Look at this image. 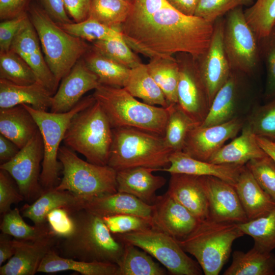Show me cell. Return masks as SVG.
I'll use <instances>...</instances> for the list:
<instances>
[{
    "label": "cell",
    "mask_w": 275,
    "mask_h": 275,
    "mask_svg": "<svg viewBox=\"0 0 275 275\" xmlns=\"http://www.w3.org/2000/svg\"><path fill=\"white\" fill-rule=\"evenodd\" d=\"M213 24L185 15L167 3L150 16L123 25L121 32L134 52L150 59L170 58L181 52L197 59L209 45Z\"/></svg>",
    "instance_id": "1"
},
{
    "label": "cell",
    "mask_w": 275,
    "mask_h": 275,
    "mask_svg": "<svg viewBox=\"0 0 275 275\" xmlns=\"http://www.w3.org/2000/svg\"><path fill=\"white\" fill-rule=\"evenodd\" d=\"M71 213L74 231L68 237L59 239L55 248L57 253L80 261L117 264L125 243L114 236L102 217L84 209Z\"/></svg>",
    "instance_id": "2"
},
{
    "label": "cell",
    "mask_w": 275,
    "mask_h": 275,
    "mask_svg": "<svg viewBox=\"0 0 275 275\" xmlns=\"http://www.w3.org/2000/svg\"><path fill=\"white\" fill-rule=\"evenodd\" d=\"M92 95L105 112L113 128L132 127L163 137L168 107L140 101L124 88L100 84Z\"/></svg>",
    "instance_id": "3"
},
{
    "label": "cell",
    "mask_w": 275,
    "mask_h": 275,
    "mask_svg": "<svg viewBox=\"0 0 275 275\" xmlns=\"http://www.w3.org/2000/svg\"><path fill=\"white\" fill-rule=\"evenodd\" d=\"M172 152L163 136L132 127L114 128L107 165L116 171L139 167L161 171L170 166Z\"/></svg>",
    "instance_id": "4"
},
{
    "label": "cell",
    "mask_w": 275,
    "mask_h": 275,
    "mask_svg": "<svg viewBox=\"0 0 275 275\" xmlns=\"http://www.w3.org/2000/svg\"><path fill=\"white\" fill-rule=\"evenodd\" d=\"M28 14L38 34L45 59L59 83L91 46L61 28L36 1L32 2Z\"/></svg>",
    "instance_id": "5"
},
{
    "label": "cell",
    "mask_w": 275,
    "mask_h": 275,
    "mask_svg": "<svg viewBox=\"0 0 275 275\" xmlns=\"http://www.w3.org/2000/svg\"><path fill=\"white\" fill-rule=\"evenodd\" d=\"M244 233L238 224L220 222L209 217L200 221L194 230L177 242L194 256L205 275H217L230 257L233 242Z\"/></svg>",
    "instance_id": "6"
},
{
    "label": "cell",
    "mask_w": 275,
    "mask_h": 275,
    "mask_svg": "<svg viewBox=\"0 0 275 275\" xmlns=\"http://www.w3.org/2000/svg\"><path fill=\"white\" fill-rule=\"evenodd\" d=\"M63 141L65 146L84 155L87 161L107 165L113 128L97 101L74 116Z\"/></svg>",
    "instance_id": "7"
},
{
    "label": "cell",
    "mask_w": 275,
    "mask_h": 275,
    "mask_svg": "<svg viewBox=\"0 0 275 275\" xmlns=\"http://www.w3.org/2000/svg\"><path fill=\"white\" fill-rule=\"evenodd\" d=\"M58 159L63 177L56 189L69 191L83 201L118 191L117 171L109 166L85 161L65 146H60Z\"/></svg>",
    "instance_id": "8"
},
{
    "label": "cell",
    "mask_w": 275,
    "mask_h": 275,
    "mask_svg": "<svg viewBox=\"0 0 275 275\" xmlns=\"http://www.w3.org/2000/svg\"><path fill=\"white\" fill-rule=\"evenodd\" d=\"M95 101L93 95L84 97L70 111L62 113L37 110L22 104L35 120L42 138L44 155L40 182L43 190L55 187L59 183L62 164L58 159V152L71 119Z\"/></svg>",
    "instance_id": "9"
},
{
    "label": "cell",
    "mask_w": 275,
    "mask_h": 275,
    "mask_svg": "<svg viewBox=\"0 0 275 275\" xmlns=\"http://www.w3.org/2000/svg\"><path fill=\"white\" fill-rule=\"evenodd\" d=\"M115 236L147 252L172 274H202L199 263L187 256L175 238L161 231L151 228Z\"/></svg>",
    "instance_id": "10"
},
{
    "label": "cell",
    "mask_w": 275,
    "mask_h": 275,
    "mask_svg": "<svg viewBox=\"0 0 275 275\" xmlns=\"http://www.w3.org/2000/svg\"><path fill=\"white\" fill-rule=\"evenodd\" d=\"M223 42L232 71L249 74L256 70L261 58L259 40L247 22L242 7L225 15Z\"/></svg>",
    "instance_id": "11"
},
{
    "label": "cell",
    "mask_w": 275,
    "mask_h": 275,
    "mask_svg": "<svg viewBox=\"0 0 275 275\" xmlns=\"http://www.w3.org/2000/svg\"><path fill=\"white\" fill-rule=\"evenodd\" d=\"M179 67L177 105L199 125L206 118L211 103L197 59L187 53H178Z\"/></svg>",
    "instance_id": "12"
},
{
    "label": "cell",
    "mask_w": 275,
    "mask_h": 275,
    "mask_svg": "<svg viewBox=\"0 0 275 275\" xmlns=\"http://www.w3.org/2000/svg\"><path fill=\"white\" fill-rule=\"evenodd\" d=\"M43 155L39 130L13 158L0 166V169L7 172L15 180L20 194L29 202L36 200L44 190L40 182Z\"/></svg>",
    "instance_id": "13"
},
{
    "label": "cell",
    "mask_w": 275,
    "mask_h": 275,
    "mask_svg": "<svg viewBox=\"0 0 275 275\" xmlns=\"http://www.w3.org/2000/svg\"><path fill=\"white\" fill-rule=\"evenodd\" d=\"M213 25L208 48L203 54L196 59L211 104L215 94L227 81L232 71L224 46V18L217 19Z\"/></svg>",
    "instance_id": "14"
},
{
    "label": "cell",
    "mask_w": 275,
    "mask_h": 275,
    "mask_svg": "<svg viewBox=\"0 0 275 275\" xmlns=\"http://www.w3.org/2000/svg\"><path fill=\"white\" fill-rule=\"evenodd\" d=\"M244 124L241 118L236 117L217 125L197 126L189 133L182 152L194 158L208 161L227 141L237 134Z\"/></svg>",
    "instance_id": "15"
},
{
    "label": "cell",
    "mask_w": 275,
    "mask_h": 275,
    "mask_svg": "<svg viewBox=\"0 0 275 275\" xmlns=\"http://www.w3.org/2000/svg\"><path fill=\"white\" fill-rule=\"evenodd\" d=\"M201 178L208 200L210 218L237 224L248 221L234 186L213 176Z\"/></svg>",
    "instance_id": "16"
},
{
    "label": "cell",
    "mask_w": 275,
    "mask_h": 275,
    "mask_svg": "<svg viewBox=\"0 0 275 275\" xmlns=\"http://www.w3.org/2000/svg\"><path fill=\"white\" fill-rule=\"evenodd\" d=\"M100 85L98 77L87 67L82 58L61 80L52 96L50 112L62 113L70 111L87 92Z\"/></svg>",
    "instance_id": "17"
},
{
    "label": "cell",
    "mask_w": 275,
    "mask_h": 275,
    "mask_svg": "<svg viewBox=\"0 0 275 275\" xmlns=\"http://www.w3.org/2000/svg\"><path fill=\"white\" fill-rule=\"evenodd\" d=\"M59 238L52 233L35 240L14 238V255L0 267L1 275H34L45 255L55 249Z\"/></svg>",
    "instance_id": "18"
},
{
    "label": "cell",
    "mask_w": 275,
    "mask_h": 275,
    "mask_svg": "<svg viewBox=\"0 0 275 275\" xmlns=\"http://www.w3.org/2000/svg\"><path fill=\"white\" fill-rule=\"evenodd\" d=\"M154 205V228L177 240L190 234L200 221L167 193L158 196Z\"/></svg>",
    "instance_id": "19"
},
{
    "label": "cell",
    "mask_w": 275,
    "mask_h": 275,
    "mask_svg": "<svg viewBox=\"0 0 275 275\" xmlns=\"http://www.w3.org/2000/svg\"><path fill=\"white\" fill-rule=\"evenodd\" d=\"M170 174L167 193L200 221L208 217V202L201 176L181 173Z\"/></svg>",
    "instance_id": "20"
},
{
    "label": "cell",
    "mask_w": 275,
    "mask_h": 275,
    "mask_svg": "<svg viewBox=\"0 0 275 275\" xmlns=\"http://www.w3.org/2000/svg\"><path fill=\"white\" fill-rule=\"evenodd\" d=\"M170 166L161 171L199 176H213L234 186L245 166L218 164L194 158L182 151L171 153Z\"/></svg>",
    "instance_id": "21"
},
{
    "label": "cell",
    "mask_w": 275,
    "mask_h": 275,
    "mask_svg": "<svg viewBox=\"0 0 275 275\" xmlns=\"http://www.w3.org/2000/svg\"><path fill=\"white\" fill-rule=\"evenodd\" d=\"M156 169L134 167L117 171V191L130 194L144 202L153 205L158 196L156 191L164 185L166 179L154 175Z\"/></svg>",
    "instance_id": "22"
},
{
    "label": "cell",
    "mask_w": 275,
    "mask_h": 275,
    "mask_svg": "<svg viewBox=\"0 0 275 275\" xmlns=\"http://www.w3.org/2000/svg\"><path fill=\"white\" fill-rule=\"evenodd\" d=\"M100 217L119 214H130L153 220L154 205L136 197L117 191L83 201L82 208Z\"/></svg>",
    "instance_id": "23"
},
{
    "label": "cell",
    "mask_w": 275,
    "mask_h": 275,
    "mask_svg": "<svg viewBox=\"0 0 275 275\" xmlns=\"http://www.w3.org/2000/svg\"><path fill=\"white\" fill-rule=\"evenodd\" d=\"M83 201L71 193L53 187L44 190L41 195L31 204L22 207V216L30 219L35 225L47 223V214L59 208L67 209L71 212L82 208Z\"/></svg>",
    "instance_id": "24"
},
{
    "label": "cell",
    "mask_w": 275,
    "mask_h": 275,
    "mask_svg": "<svg viewBox=\"0 0 275 275\" xmlns=\"http://www.w3.org/2000/svg\"><path fill=\"white\" fill-rule=\"evenodd\" d=\"M52 95L38 81L29 85H19L0 79V108L27 104L35 109L50 108Z\"/></svg>",
    "instance_id": "25"
},
{
    "label": "cell",
    "mask_w": 275,
    "mask_h": 275,
    "mask_svg": "<svg viewBox=\"0 0 275 275\" xmlns=\"http://www.w3.org/2000/svg\"><path fill=\"white\" fill-rule=\"evenodd\" d=\"M267 155L258 143L256 135L246 124L243 125L238 137L222 146L208 161L243 166L251 160L262 158Z\"/></svg>",
    "instance_id": "26"
},
{
    "label": "cell",
    "mask_w": 275,
    "mask_h": 275,
    "mask_svg": "<svg viewBox=\"0 0 275 275\" xmlns=\"http://www.w3.org/2000/svg\"><path fill=\"white\" fill-rule=\"evenodd\" d=\"M234 187L248 220L265 215L275 207V202L259 185L245 165Z\"/></svg>",
    "instance_id": "27"
},
{
    "label": "cell",
    "mask_w": 275,
    "mask_h": 275,
    "mask_svg": "<svg viewBox=\"0 0 275 275\" xmlns=\"http://www.w3.org/2000/svg\"><path fill=\"white\" fill-rule=\"evenodd\" d=\"M240 74L232 71L227 81L215 94L208 113L200 126L206 127L217 125L236 117L235 112L241 88Z\"/></svg>",
    "instance_id": "28"
},
{
    "label": "cell",
    "mask_w": 275,
    "mask_h": 275,
    "mask_svg": "<svg viewBox=\"0 0 275 275\" xmlns=\"http://www.w3.org/2000/svg\"><path fill=\"white\" fill-rule=\"evenodd\" d=\"M39 130L30 112L22 105L0 108V134L23 148Z\"/></svg>",
    "instance_id": "29"
},
{
    "label": "cell",
    "mask_w": 275,
    "mask_h": 275,
    "mask_svg": "<svg viewBox=\"0 0 275 275\" xmlns=\"http://www.w3.org/2000/svg\"><path fill=\"white\" fill-rule=\"evenodd\" d=\"M73 270L82 275H117V264L92 261L87 262L66 258L59 255L53 249L42 259L37 272L57 273Z\"/></svg>",
    "instance_id": "30"
},
{
    "label": "cell",
    "mask_w": 275,
    "mask_h": 275,
    "mask_svg": "<svg viewBox=\"0 0 275 275\" xmlns=\"http://www.w3.org/2000/svg\"><path fill=\"white\" fill-rule=\"evenodd\" d=\"M224 275H274L275 255L255 246L246 252L235 251Z\"/></svg>",
    "instance_id": "31"
},
{
    "label": "cell",
    "mask_w": 275,
    "mask_h": 275,
    "mask_svg": "<svg viewBox=\"0 0 275 275\" xmlns=\"http://www.w3.org/2000/svg\"><path fill=\"white\" fill-rule=\"evenodd\" d=\"M124 88L148 104L165 108L170 106L162 91L149 73L146 64L142 63L130 69Z\"/></svg>",
    "instance_id": "32"
},
{
    "label": "cell",
    "mask_w": 275,
    "mask_h": 275,
    "mask_svg": "<svg viewBox=\"0 0 275 275\" xmlns=\"http://www.w3.org/2000/svg\"><path fill=\"white\" fill-rule=\"evenodd\" d=\"M87 67L98 77L101 85L124 88L130 69L103 56L92 46L82 57Z\"/></svg>",
    "instance_id": "33"
},
{
    "label": "cell",
    "mask_w": 275,
    "mask_h": 275,
    "mask_svg": "<svg viewBox=\"0 0 275 275\" xmlns=\"http://www.w3.org/2000/svg\"><path fill=\"white\" fill-rule=\"evenodd\" d=\"M151 76L162 91L169 105L177 103L179 67L176 58L150 59L146 64Z\"/></svg>",
    "instance_id": "34"
},
{
    "label": "cell",
    "mask_w": 275,
    "mask_h": 275,
    "mask_svg": "<svg viewBox=\"0 0 275 275\" xmlns=\"http://www.w3.org/2000/svg\"><path fill=\"white\" fill-rule=\"evenodd\" d=\"M141 250L133 245L125 243L123 254L117 263V275L166 274V270L155 262L151 255Z\"/></svg>",
    "instance_id": "35"
},
{
    "label": "cell",
    "mask_w": 275,
    "mask_h": 275,
    "mask_svg": "<svg viewBox=\"0 0 275 275\" xmlns=\"http://www.w3.org/2000/svg\"><path fill=\"white\" fill-rule=\"evenodd\" d=\"M169 116L163 139L172 151H182L190 131L199 125L175 104L168 107Z\"/></svg>",
    "instance_id": "36"
},
{
    "label": "cell",
    "mask_w": 275,
    "mask_h": 275,
    "mask_svg": "<svg viewBox=\"0 0 275 275\" xmlns=\"http://www.w3.org/2000/svg\"><path fill=\"white\" fill-rule=\"evenodd\" d=\"M238 225L244 234L253 238L254 246L266 252L275 249V207L265 215Z\"/></svg>",
    "instance_id": "37"
},
{
    "label": "cell",
    "mask_w": 275,
    "mask_h": 275,
    "mask_svg": "<svg viewBox=\"0 0 275 275\" xmlns=\"http://www.w3.org/2000/svg\"><path fill=\"white\" fill-rule=\"evenodd\" d=\"M132 8V4L122 0H92L89 16L121 32Z\"/></svg>",
    "instance_id": "38"
},
{
    "label": "cell",
    "mask_w": 275,
    "mask_h": 275,
    "mask_svg": "<svg viewBox=\"0 0 275 275\" xmlns=\"http://www.w3.org/2000/svg\"><path fill=\"white\" fill-rule=\"evenodd\" d=\"M17 208L3 214L0 229L2 233L22 240H35L44 237L52 232L47 223L42 225L30 226L22 218Z\"/></svg>",
    "instance_id": "39"
},
{
    "label": "cell",
    "mask_w": 275,
    "mask_h": 275,
    "mask_svg": "<svg viewBox=\"0 0 275 275\" xmlns=\"http://www.w3.org/2000/svg\"><path fill=\"white\" fill-rule=\"evenodd\" d=\"M0 79L19 85H31L37 81L28 62L10 49L0 51Z\"/></svg>",
    "instance_id": "40"
},
{
    "label": "cell",
    "mask_w": 275,
    "mask_h": 275,
    "mask_svg": "<svg viewBox=\"0 0 275 275\" xmlns=\"http://www.w3.org/2000/svg\"><path fill=\"white\" fill-rule=\"evenodd\" d=\"M245 19L259 40L269 35L275 24V0H256L244 11Z\"/></svg>",
    "instance_id": "41"
},
{
    "label": "cell",
    "mask_w": 275,
    "mask_h": 275,
    "mask_svg": "<svg viewBox=\"0 0 275 275\" xmlns=\"http://www.w3.org/2000/svg\"><path fill=\"white\" fill-rule=\"evenodd\" d=\"M59 26L69 34L91 43L123 38L120 31L101 23L91 16L79 22L73 21Z\"/></svg>",
    "instance_id": "42"
},
{
    "label": "cell",
    "mask_w": 275,
    "mask_h": 275,
    "mask_svg": "<svg viewBox=\"0 0 275 275\" xmlns=\"http://www.w3.org/2000/svg\"><path fill=\"white\" fill-rule=\"evenodd\" d=\"M92 44V47L101 54L130 69L143 63L123 38L99 40Z\"/></svg>",
    "instance_id": "43"
},
{
    "label": "cell",
    "mask_w": 275,
    "mask_h": 275,
    "mask_svg": "<svg viewBox=\"0 0 275 275\" xmlns=\"http://www.w3.org/2000/svg\"><path fill=\"white\" fill-rule=\"evenodd\" d=\"M246 124L257 136L275 141V98L257 107Z\"/></svg>",
    "instance_id": "44"
},
{
    "label": "cell",
    "mask_w": 275,
    "mask_h": 275,
    "mask_svg": "<svg viewBox=\"0 0 275 275\" xmlns=\"http://www.w3.org/2000/svg\"><path fill=\"white\" fill-rule=\"evenodd\" d=\"M245 166L261 187L275 202V161L267 155L251 160Z\"/></svg>",
    "instance_id": "45"
},
{
    "label": "cell",
    "mask_w": 275,
    "mask_h": 275,
    "mask_svg": "<svg viewBox=\"0 0 275 275\" xmlns=\"http://www.w3.org/2000/svg\"><path fill=\"white\" fill-rule=\"evenodd\" d=\"M254 0H199L195 16L212 23L232 10L251 6Z\"/></svg>",
    "instance_id": "46"
},
{
    "label": "cell",
    "mask_w": 275,
    "mask_h": 275,
    "mask_svg": "<svg viewBox=\"0 0 275 275\" xmlns=\"http://www.w3.org/2000/svg\"><path fill=\"white\" fill-rule=\"evenodd\" d=\"M10 49L18 54L25 60L30 56L41 49L38 34L29 15L24 20L15 36Z\"/></svg>",
    "instance_id": "47"
},
{
    "label": "cell",
    "mask_w": 275,
    "mask_h": 275,
    "mask_svg": "<svg viewBox=\"0 0 275 275\" xmlns=\"http://www.w3.org/2000/svg\"><path fill=\"white\" fill-rule=\"evenodd\" d=\"M104 223L114 235L153 228V220L130 214H119L102 217Z\"/></svg>",
    "instance_id": "48"
},
{
    "label": "cell",
    "mask_w": 275,
    "mask_h": 275,
    "mask_svg": "<svg viewBox=\"0 0 275 275\" xmlns=\"http://www.w3.org/2000/svg\"><path fill=\"white\" fill-rule=\"evenodd\" d=\"M259 43L266 69L264 95L269 100L275 98V26L268 35L259 40Z\"/></svg>",
    "instance_id": "49"
},
{
    "label": "cell",
    "mask_w": 275,
    "mask_h": 275,
    "mask_svg": "<svg viewBox=\"0 0 275 275\" xmlns=\"http://www.w3.org/2000/svg\"><path fill=\"white\" fill-rule=\"evenodd\" d=\"M34 72L37 80L53 96L59 83L49 67L41 49L30 56L25 60Z\"/></svg>",
    "instance_id": "50"
},
{
    "label": "cell",
    "mask_w": 275,
    "mask_h": 275,
    "mask_svg": "<svg viewBox=\"0 0 275 275\" xmlns=\"http://www.w3.org/2000/svg\"><path fill=\"white\" fill-rule=\"evenodd\" d=\"M46 221L51 232L59 239L68 237L74 231V221L67 209L59 208L52 210L47 214Z\"/></svg>",
    "instance_id": "51"
},
{
    "label": "cell",
    "mask_w": 275,
    "mask_h": 275,
    "mask_svg": "<svg viewBox=\"0 0 275 275\" xmlns=\"http://www.w3.org/2000/svg\"><path fill=\"white\" fill-rule=\"evenodd\" d=\"M11 178L7 172L0 169V213L2 214L9 211L12 204L24 200Z\"/></svg>",
    "instance_id": "52"
},
{
    "label": "cell",
    "mask_w": 275,
    "mask_h": 275,
    "mask_svg": "<svg viewBox=\"0 0 275 275\" xmlns=\"http://www.w3.org/2000/svg\"><path fill=\"white\" fill-rule=\"evenodd\" d=\"M167 3L166 0H134L131 11L123 24L142 20L153 14Z\"/></svg>",
    "instance_id": "53"
},
{
    "label": "cell",
    "mask_w": 275,
    "mask_h": 275,
    "mask_svg": "<svg viewBox=\"0 0 275 275\" xmlns=\"http://www.w3.org/2000/svg\"><path fill=\"white\" fill-rule=\"evenodd\" d=\"M28 12L18 17L2 20L0 23V51L10 50L12 42L22 22L28 16Z\"/></svg>",
    "instance_id": "54"
},
{
    "label": "cell",
    "mask_w": 275,
    "mask_h": 275,
    "mask_svg": "<svg viewBox=\"0 0 275 275\" xmlns=\"http://www.w3.org/2000/svg\"><path fill=\"white\" fill-rule=\"evenodd\" d=\"M35 1L59 25L73 22L70 19L63 0Z\"/></svg>",
    "instance_id": "55"
},
{
    "label": "cell",
    "mask_w": 275,
    "mask_h": 275,
    "mask_svg": "<svg viewBox=\"0 0 275 275\" xmlns=\"http://www.w3.org/2000/svg\"><path fill=\"white\" fill-rule=\"evenodd\" d=\"M31 0H0V19L5 20L28 12Z\"/></svg>",
    "instance_id": "56"
},
{
    "label": "cell",
    "mask_w": 275,
    "mask_h": 275,
    "mask_svg": "<svg viewBox=\"0 0 275 275\" xmlns=\"http://www.w3.org/2000/svg\"><path fill=\"white\" fill-rule=\"evenodd\" d=\"M68 15L75 22L89 17L92 0H63Z\"/></svg>",
    "instance_id": "57"
},
{
    "label": "cell",
    "mask_w": 275,
    "mask_h": 275,
    "mask_svg": "<svg viewBox=\"0 0 275 275\" xmlns=\"http://www.w3.org/2000/svg\"><path fill=\"white\" fill-rule=\"evenodd\" d=\"M20 149L12 141L0 134L1 164L13 158L19 152Z\"/></svg>",
    "instance_id": "58"
},
{
    "label": "cell",
    "mask_w": 275,
    "mask_h": 275,
    "mask_svg": "<svg viewBox=\"0 0 275 275\" xmlns=\"http://www.w3.org/2000/svg\"><path fill=\"white\" fill-rule=\"evenodd\" d=\"M173 8L187 16H195L199 0H166Z\"/></svg>",
    "instance_id": "59"
},
{
    "label": "cell",
    "mask_w": 275,
    "mask_h": 275,
    "mask_svg": "<svg viewBox=\"0 0 275 275\" xmlns=\"http://www.w3.org/2000/svg\"><path fill=\"white\" fill-rule=\"evenodd\" d=\"M8 236L3 233L0 235V266L10 259L15 252L13 239H10Z\"/></svg>",
    "instance_id": "60"
},
{
    "label": "cell",
    "mask_w": 275,
    "mask_h": 275,
    "mask_svg": "<svg viewBox=\"0 0 275 275\" xmlns=\"http://www.w3.org/2000/svg\"><path fill=\"white\" fill-rule=\"evenodd\" d=\"M257 141L259 146L265 152L275 161V148L271 141L263 137L257 136Z\"/></svg>",
    "instance_id": "61"
},
{
    "label": "cell",
    "mask_w": 275,
    "mask_h": 275,
    "mask_svg": "<svg viewBox=\"0 0 275 275\" xmlns=\"http://www.w3.org/2000/svg\"><path fill=\"white\" fill-rule=\"evenodd\" d=\"M122 1L129 3L132 4H133V3L134 2V0H122Z\"/></svg>",
    "instance_id": "62"
},
{
    "label": "cell",
    "mask_w": 275,
    "mask_h": 275,
    "mask_svg": "<svg viewBox=\"0 0 275 275\" xmlns=\"http://www.w3.org/2000/svg\"><path fill=\"white\" fill-rule=\"evenodd\" d=\"M271 141L272 144L273 146V147L275 148V141Z\"/></svg>",
    "instance_id": "63"
},
{
    "label": "cell",
    "mask_w": 275,
    "mask_h": 275,
    "mask_svg": "<svg viewBox=\"0 0 275 275\" xmlns=\"http://www.w3.org/2000/svg\"><path fill=\"white\" fill-rule=\"evenodd\" d=\"M274 26H275V24H274Z\"/></svg>",
    "instance_id": "64"
}]
</instances>
